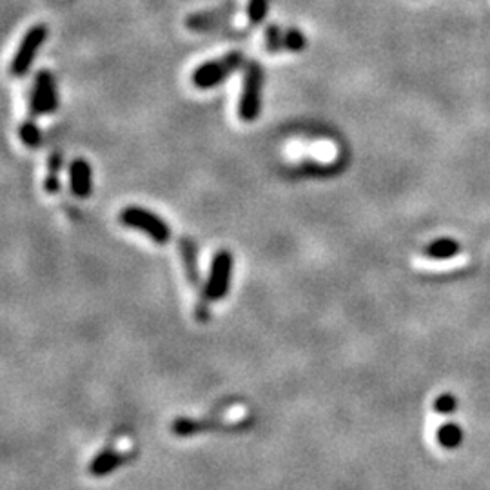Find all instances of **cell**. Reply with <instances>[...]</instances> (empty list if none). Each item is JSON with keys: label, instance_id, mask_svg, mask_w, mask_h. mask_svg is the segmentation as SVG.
<instances>
[{"label": "cell", "instance_id": "obj_1", "mask_svg": "<svg viewBox=\"0 0 490 490\" xmlns=\"http://www.w3.org/2000/svg\"><path fill=\"white\" fill-rule=\"evenodd\" d=\"M245 58L242 51H229L227 55L209 62H203L202 66H198L192 71V86L197 89H212V87L220 86L227 78L231 77L233 73L244 66Z\"/></svg>", "mask_w": 490, "mask_h": 490}, {"label": "cell", "instance_id": "obj_2", "mask_svg": "<svg viewBox=\"0 0 490 490\" xmlns=\"http://www.w3.org/2000/svg\"><path fill=\"white\" fill-rule=\"evenodd\" d=\"M120 221L125 227L136 229V231L144 233L158 245H165L171 240V227L162 217H158L156 212L145 209L140 206H127L124 207L118 215Z\"/></svg>", "mask_w": 490, "mask_h": 490}, {"label": "cell", "instance_id": "obj_3", "mask_svg": "<svg viewBox=\"0 0 490 490\" xmlns=\"http://www.w3.org/2000/svg\"><path fill=\"white\" fill-rule=\"evenodd\" d=\"M262 87H264V69L256 60L245 66L242 95L238 102V116L244 122H255L262 113Z\"/></svg>", "mask_w": 490, "mask_h": 490}, {"label": "cell", "instance_id": "obj_4", "mask_svg": "<svg viewBox=\"0 0 490 490\" xmlns=\"http://www.w3.org/2000/svg\"><path fill=\"white\" fill-rule=\"evenodd\" d=\"M233 267H235V258L227 249H220L215 253L211 262V269L207 276V284L203 293L209 302H220L227 296L231 289Z\"/></svg>", "mask_w": 490, "mask_h": 490}, {"label": "cell", "instance_id": "obj_5", "mask_svg": "<svg viewBox=\"0 0 490 490\" xmlns=\"http://www.w3.org/2000/svg\"><path fill=\"white\" fill-rule=\"evenodd\" d=\"M46 40H48V28L46 26L35 24L33 28H29L22 37V40H20L17 53L11 60V75L24 77L33 66L35 58L39 55V49L46 44Z\"/></svg>", "mask_w": 490, "mask_h": 490}, {"label": "cell", "instance_id": "obj_6", "mask_svg": "<svg viewBox=\"0 0 490 490\" xmlns=\"http://www.w3.org/2000/svg\"><path fill=\"white\" fill-rule=\"evenodd\" d=\"M29 104H31V113H33L35 116L51 115V113L57 111V86H55L53 75H51L48 69H40V71L37 73Z\"/></svg>", "mask_w": 490, "mask_h": 490}, {"label": "cell", "instance_id": "obj_7", "mask_svg": "<svg viewBox=\"0 0 490 490\" xmlns=\"http://www.w3.org/2000/svg\"><path fill=\"white\" fill-rule=\"evenodd\" d=\"M69 188L77 198H89L93 192L91 163L84 158H75L69 163Z\"/></svg>", "mask_w": 490, "mask_h": 490}, {"label": "cell", "instance_id": "obj_8", "mask_svg": "<svg viewBox=\"0 0 490 490\" xmlns=\"http://www.w3.org/2000/svg\"><path fill=\"white\" fill-rule=\"evenodd\" d=\"M124 454L113 451V448H106V451L98 452V454L93 457L89 466H87V471L95 478L109 476L111 472L116 471V469L124 463Z\"/></svg>", "mask_w": 490, "mask_h": 490}, {"label": "cell", "instance_id": "obj_9", "mask_svg": "<svg viewBox=\"0 0 490 490\" xmlns=\"http://www.w3.org/2000/svg\"><path fill=\"white\" fill-rule=\"evenodd\" d=\"M436 439L445 451H456L463 443V428L456 421H445L437 427Z\"/></svg>", "mask_w": 490, "mask_h": 490}, {"label": "cell", "instance_id": "obj_10", "mask_svg": "<svg viewBox=\"0 0 490 490\" xmlns=\"http://www.w3.org/2000/svg\"><path fill=\"white\" fill-rule=\"evenodd\" d=\"M460 251H462V245L457 244L456 240L439 238V240H434L433 244H428L425 251H423V255L430 260H451L460 255Z\"/></svg>", "mask_w": 490, "mask_h": 490}, {"label": "cell", "instance_id": "obj_11", "mask_svg": "<svg viewBox=\"0 0 490 490\" xmlns=\"http://www.w3.org/2000/svg\"><path fill=\"white\" fill-rule=\"evenodd\" d=\"M229 15V11H209V13H194L188 17L185 26L192 31H203V29H212L220 24V20H224Z\"/></svg>", "mask_w": 490, "mask_h": 490}, {"label": "cell", "instance_id": "obj_12", "mask_svg": "<svg viewBox=\"0 0 490 490\" xmlns=\"http://www.w3.org/2000/svg\"><path fill=\"white\" fill-rule=\"evenodd\" d=\"M60 169H62V154L55 151V153L49 156L48 176L44 180V189H46L49 194H55V192L60 191Z\"/></svg>", "mask_w": 490, "mask_h": 490}, {"label": "cell", "instance_id": "obj_13", "mask_svg": "<svg viewBox=\"0 0 490 490\" xmlns=\"http://www.w3.org/2000/svg\"><path fill=\"white\" fill-rule=\"evenodd\" d=\"M180 251H182V260L188 271V276L191 278V282L194 284L198 280V265H197V245L191 238H182L180 242Z\"/></svg>", "mask_w": 490, "mask_h": 490}, {"label": "cell", "instance_id": "obj_14", "mask_svg": "<svg viewBox=\"0 0 490 490\" xmlns=\"http://www.w3.org/2000/svg\"><path fill=\"white\" fill-rule=\"evenodd\" d=\"M265 48L269 53H282L285 49V29L276 24L265 29Z\"/></svg>", "mask_w": 490, "mask_h": 490}, {"label": "cell", "instance_id": "obj_15", "mask_svg": "<svg viewBox=\"0 0 490 490\" xmlns=\"http://www.w3.org/2000/svg\"><path fill=\"white\" fill-rule=\"evenodd\" d=\"M20 140L26 147H39L40 142H42V133H40L39 125L35 124L33 120H26L22 122L19 129Z\"/></svg>", "mask_w": 490, "mask_h": 490}, {"label": "cell", "instance_id": "obj_16", "mask_svg": "<svg viewBox=\"0 0 490 490\" xmlns=\"http://www.w3.org/2000/svg\"><path fill=\"white\" fill-rule=\"evenodd\" d=\"M305 48H307V39L298 28L285 29V51L300 53Z\"/></svg>", "mask_w": 490, "mask_h": 490}, {"label": "cell", "instance_id": "obj_17", "mask_svg": "<svg viewBox=\"0 0 490 490\" xmlns=\"http://www.w3.org/2000/svg\"><path fill=\"white\" fill-rule=\"evenodd\" d=\"M433 408L437 414H443V416H451L457 410V398L451 392H443V394L437 396L434 399Z\"/></svg>", "mask_w": 490, "mask_h": 490}, {"label": "cell", "instance_id": "obj_18", "mask_svg": "<svg viewBox=\"0 0 490 490\" xmlns=\"http://www.w3.org/2000/svg\"><path fill=\"white\" fill-rule=\"evenodd\" d=\"M267 11H269V0H249V4H247V17H249L251 24L264 22Z\"/></svg>", "mask_w": 490, "mask_h": 490}]
</instances>
